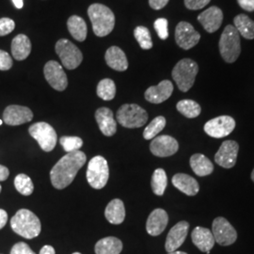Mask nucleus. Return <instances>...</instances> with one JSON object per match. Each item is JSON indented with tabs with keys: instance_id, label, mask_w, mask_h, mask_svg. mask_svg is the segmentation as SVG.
Instances as JSON below:
<instances>
[{
	"instance_id": "1",
	"label": "nucleus",
	"mask_w": 254,
	"mask_h": 254,
	"mask_svg": "<svg viewBox=\"0 0 254 254\" xmlns=\"http://www.w3.org/2000/svg\"><path fill=\"white\" fill-rule=\"evenodd\" d=\"M86 160V154L80 151L68 153L63 156L50 172L53 187L57 190H64L71 185Z\"/></svg>"
},
{
	"instance_id": "2",
	"label": "nucleus",
	"mask_w": 254,
	"mask_h": 254,
	"mask_svg": "<svg viewBox=\"0 0 254 254\" xmlns=\"http://www.w3.org/2000/svg\"><path fill=\"white\" fill-rule=\"evenodd\" d=\"M10 227L19 236L32 239L40 235L42 225L36 215L27 210L20 209L10 219Z\"/></svg>"
},
{
	"instance_id": "3",
	"label": "nucleus",
	"mask_w": 254,
	"mask_h": 254,
	"mask_svg": "<svg viewBox=\"0 0 254 254\" xmlns=\"http://www.w3.org/2000/svg\"><path fill=\"white\" fill-rule=\"evenodd\" d=\"M92 29L97 37H106L111 33L115 26V15L109 7L95 3L88 9Z\"/></svg>"
},
{
	"instance_id": "4",
	"label": "nucleus",
	"mask_w": 254,
	"mask_h": 254,
	"mask_svg": "<svg viewBox=\"0 0 254 254\" xmlns=\"http://www.w3.org/2000/svg\"><path fill=\"white\" fill-rule=\"evenodd\" d=\"M218 48L225 63H236L241 53V45L239 33L235 26L228 25L224 28L218 42Z\"/></svg>"
},
{
	"instance_id": "5",
	"label": "nucleus",
	"mask_w": 254,
	"mask_h": 254,
	"mask_svg": "<svg viewBox=\"0 0 254 254\" xmlns=\"http://www.w3.org/2000/svg\"><path fill=\"white\" fill-rule=\"evenodd\" d=\"M199 72V66L191 59H183L174 66L172 75L177 87L183 92L190 91Z\"/></svg>"
},
{
	"instance_id": "6",
	"label": "nucleus",
	"mask_w": 254,
	"mask_h": 254,
	"mask_svg": "<svg viewBox=\"0 0 254 254\" xmlns=\"http://www.w3.org/2000/svg\"><path fill=\"white\" fill-rule=\"evenodd\" d=\"M148 121V113L136 104L123 105L117 112V122L126 128H139Z\"/></svg>"
},
{
	"instance_id": "7",
	"label": "nucleus",
	"mask_w": 254,
	"mask_h": 254,
	"mask_svg": "<svg viewBox=\"0 0 254 254\" xmlns=\"http://www.w3.org/2000/svg\"><path fill=\"white\" fill-rule=\"evenodd\" d=\"M87 180L94 190H102L109 181V168L108 161L101 155L92 157L87 170Z\"/></svg>"
},
{
	"instance_id": "8",
	"label": "nucleus",
	"mask_w": 254,
	"mask_h": 254,
	"mask_svg": "<svg viewBox=\"0 0 254 254\" xmlns=\"http://www.w3.org/2000/svg\"><path fill=\"white\" fill-rule=\"evenodd\" d=\"M55 49L66 69L73 70L81 64L83 61L81 51L69 40L61 39L56 44Z\"/></svg>"
},
{
	"instance_id": "9",
	"label": "nucleus",
	"mask_w": 254,
	"mask_h": 254,
	"mask_svg": "<svg viewBox=\"0 0 254 254\" xmlns=\"http://www.w3.org/2000/svg\"><path fill=\"white\" fill-rule=\"evenodd\" d=\"M28 132L45 152H51L57 144V133L49 124L36 123L29 127Z\"/></svg>"
},
{
	"instance_id": "10",
	"label": "nucleus",
	"mask_w": 254,
	"mask_h": 254,
	"mask_svg": "<svg viewBox=\"0 0 254 254\" xmlns=\"http://www.w3.org/2000/svg\"><path fill=\"white\" fill-rule=\"evenodd\" d=\"M212 234L215 241L220 246H230L234 244L237 239L236 229L227 219L222 217L215 218L212 224Z\"/></svg>"
},
{
	"instance_id": "11",
	"label": "nucleus",
	"mask_w": 254,
	"mask_h": 254,
	"mask_svg": "<svg viewBox=\"0 0 254 254\" xmlns=\"http://www.w3.org/2000/svg\"><path fill=\"white\" fill-rule=\"evenodd\" d=\"M236 121L231 116H219L208 121L204 127V132L211 137L221 138L227 136L235 130Z\"/></svg>"
},
{
	"instance_id": "12",
	"label": "nucleus",
	"mask_w": 254,
	"mask_h": 254,
	"mask_svg": "<svg viewBox=\"0 0 254 254\" xmlns=\"http://www.w3.org/2000/svg\"><path fill=\"white\" fill-rule=\"evenodd\" d=\"M200 39V33L188 22L182 21L175 28V42L185 50H190L198 45Z\"/></svg>"
},
{
	"instance_id": "13",
	"label": "nucleus",
	"mask_w": 254,
	"mask_h": 254,
	"mask_svg": "<svg viewBox=\"0 0 254 254\" xmlns=\"http://www.w3.org/2000/svg\"><path fill=\"white\" fill-rule=\"evenodd\" d=\"M46 81L57 91H63L68 86L67 75L61 64L55 61H50L44 68Z\"/></svg>"
},
{
	"instance_id": "14",
	"label": "nucleus",
	"mask_w": 254,
	"mask_h": 254,
	"mask_svg": "<svg viewBox=\"0 0 254 254\" xmlns=\"http://www.w3.org/2000/svg\"><path fill=\"white\" fill-rule=\"evenodd\" d=\"M239 152V145L235 140H225L215 154V161L224 169L235 167Z\"/></svg>"
},
{
	"instance_id": "15",
	"label": "nucleus",
	"mask_w": 254,
	"mask_h": 254,
	"mask_svg": "<svg viewBox=\"0 0 254 254\" xmlns=\"http://www.w3.org/2000/svg\"><path fill=\"white\" fill-rule=\"evenodd\" d=\"M179 143L173 136L163 135L155 136L150 144L151 153L158 157H168L176 154Z\"/></svg>"
},
{
	"instance_id": "16",
	"label": "nucleus",
	"mask_w": 254,
	"mask_h": 254,
	"mask_svg": "<svg viewBox=\"0 0 254 254\" xmlns=\"http://www.w3.org/2000/svg\"><path fill=\"white\" fill-rule=\"evenodd\" d=\"M33 118L31 109L23 106L11 105L7 107L3 113V121L6 125L15 127L30 122Z\"/></svg>"
},
{
	"instance_id": "17",
	"label": "nucleus",
	"mask_w": 254,
	"mask_h": 254,
	"mask_svg": "<svg viewBox=\"0 0 254 254\" xmlns=\"http://www.w3.org/2000/svg\"><path fill=\"white\" fill-rule=\"evenodd\" d=\"M189 229L190 223L185 220L178 222L171 229L167 236L165 244V249L168 253L175 252L183 245L188 236Z\"/></svg>"
},
{
	"instance_id": "18",
	"label": "nucleus",
	"mask_w": 254,
	"mask_h": 254,
	"mask_svg": "<svg viewBox=\"0 0 254 254\" xmlns=\"http://www.w3.org/2000/svg\"><path fill=\"white\" fill-rule=\"evenodd\" d=\"M198 21L207 32L214 33L222 25L223 11L217 6L209 7L208 9L200 13Z\"/></svg>"
},
{
	"instance_id": "19",
	"label": "nucleus",
	"mask_w": 254,
	"mask_h": 254,
	"mask_svg": "<svg viewBox=\"0 0 254 254\" xmlns=\"http://www.w3.org/2000/svg\"><path fill=\"white\" fill-rule=\"evenodd\" d=\"M169 222V216L167 212L161 208L154 209L150 214L146 222V231L152 236L161 235Z\"/></svg>"
},
{
	"instance_id": "20",
	"label": "nucleus",
	"mask_w": 254,
	"mask_h": 254,
	"mask_svg": "<svg viewBox=\"0 0 254 254\" xmlns=\"http://www.w3.org/2000/svg\"><path fill=\"white\" fill-rule=\"evenodd\" d=\"M173 92V85L170 80H163L157 86H152L145 91L146 100L152 104H161L168 100Z\"/></svg>"
},
{
	"instance_id": "21",
	"label": "nucleus",
	"mask_w": 254,
	"mask_h": 254,
	"mask_svg": "<svg viewBox=\"0 0 254 254\" xmlns=\"http://www.w3.org/2000/svg\"><path fill=\"white\" fill-rule=\"evenodd\" d=\"M95 119L101 132L105 136H113L116 133L117 123L114 120L112 110L108 108H100L95 112Z\"/></svg>"
},
{
	"instance_id": "22",
	"label": "nucleus",
	"mask_w": 254,
	"mask_h": 254,
	"mask_svg": "<svg viewBox=\"0 0 254 254\" xmlns=\"http://www.w3.org/2000/svg\"><path fill=\"white\" fill-rule=\"evenodd\" d=\"M191 238L193 244L196 246L200 252L205 254L207 252H210L216 243L212 232L207 228L200 226L195 228L191 234Z\"/></svg>"
},
{
	"instance_id": "23",
	"label": "nucleus",
	"mask_w": 254,
	"mask_h": 254,
	"mask_svg": "<svg viewBox=\"0 0 254 254\" xmlns=\"http://www.w3.org/2000/svg\"><path fill=\"white\" fill-rule=\"evenodd\" d=\"M172 182L177 190L188 196H195L200 190V186L197 180L186 173L175 174Z\"/></svg>"
},
{
	"instance_id": "24",
	"label": "nucleus",
	"mask_w": 254,
	"mask_h": 254,
	"mask_svg": "<svg viewBox=\"0 0 254 254\" xmlns=\"http://www.w3.org/2000/svg\"><path fill=\"white\" fill-rule=\"evenodd\" d=\"M105 60L111 69L118 72H125L128 68L127 56L118 46L109 47L105 55Z\"/></svg>"
},
{
	"instance_id": "25",
	"label": "nucleus",
	"mask_w": 254,
	"mask_h": 254,
	"mask_svg": "<svg viewBox=\"0 0 254 254\" xmlns=\"http://www.w3.org/2000/svg\"><path fill=\"white\" fill-rule=\"evenodd\" d=\"M11 54L16 61H24L31 52V43L28 37L19 34L11 42Z\"/></svg>"
},
{
	"instance_id": "26",
	"label": "nucleus",
	"mask_w": 254,
	"mask_h": 254,
	"mask_svg": "<svg viewBox=\"0 0 254 254\" xmlns=\"http://www.w3.org/2000/svg\"><path fill=\"white\" fill-rule=\"evenodd\" d=\"M105 216L109 223L118 225L124 222L126 218V208L124 201L120 199H114L108 204Z\"/></svg>"
},
{
	"instance_id": "27",
	"label": "nucleus",
	"mask_w": 254,
	"mask_h": 254,
	"mask_svg": "<svg viewBox=\"0 0 254 254\" xmlns=\"http://www.w3.org/2000/svg\"><path fill=\"white\" fill-rule=\"evenodd\" d=\"M190 164L194 173L200 177L210 175L214 172V165L203 154H193L190 157Z\"/></svg>"
},
{
	"instance_id": "28",
	"label": "nucleus",
	"mask_w": 254,
	"mask_h": 254,
	"mask_svg": "<svg viewBox=\"0 0 254 254\" xmlns=\"http://www.w3.org/2000/svg\"><path fill=\"white\" fill-rule=\"evenodd\" d=\"M123 251L122 241L114 236L105 237L95 245L96 254H120Z\"/></svg>"
},
{
	"instance_id": "29",
	"label": "nucleus",
	"mask_w": 254,
	"mask_h": 254,
	"mask_svg": "<svg viewBox=\"0 0 254 254\" xmlns=\"http://www.w3.org/2000/svg\"><path fill=\"white\" fill-rule=\"evenodd\" d=\"M67 27L70 34L74 40L78 42H84L87 38L88 28L84 19L78 15H73L68 19Z\"/></svg>"
},
{
	"instance_id": "30",
	"label": "nucleus",
	"mask_w": 254,
	"mask_h": 254,
	"mask_svg": "<svg viewBox=\"0 0 254 254\" xmlns=\"http://www.w3.org/2000/svg\"><path fill=\"white\" fill-rule=\"evenodd\" d=\"M234 24L236 30L247 40L254 39V21L247 14L240 13L234 19Z\"/></svg>"
},
{
	"instance_id": "31",
	"label": "nucleus",
	"mask_w": 254,
	"mask_h": 254,
	"mask_svg": "<svg viewBox=\"0 0 254 254\" xmlns=\"http://www.w3.org/2000/svg\"><path fill=\"white\" fill-rule=\"evenodd\" d=\"M176 109L183 116L189 119L197 118L201 112L200 105L190 99L179 101L176 105Z\"/></svg>"
},
{
	"instance_id": "32",
	"label": "nucleus",
	"mask_w": 254,
	"mask_h": 254,
	"mask_svg": "<svg viewBox=\"0 0 254 254\" xmlns=\"http://www.w3.org/2000/svg\"><path fill=\"white\" fill-rule=\"evenodd\" d=\"M168 185V177L163 169H156L153 173L151 186L155 195L162 196Z\"/></svg>"
},
{
	"instance_id": "33",
	"label": "nucleus",
	"mask_w": 254,
	"mask_h": 254,
	"mask_svg": "<svg viewBox=\"0 0 254 254\" xmlns=\"http://www.w3.org/2000/svg\"><path fill=\"white\" fill-rule=\"evenodd\" d=\"M97 95L105 101L114 99L116 95V85L114 81L109 78L101 80L97 86Z\"/></svg>"
},
{
	"instance_id": "34",
	"label": "nucleus",
	"mask_w": 254,
	"mask_h": 254,
	"mask_svg": "<svg viewBox=\"0 0 254 254\" xmlns=\"http://www.w3.org/2000/svg\"><path fill=\"white\" fill-rule=\"evenodd\" d=\"M165 127H166V119L164 118L163 116H158L154 118L144 129L143 137L147 140L153 139L157 136V134H159L163 130Z\"/></svg>"
},
{
	"instance_id": "35",
	"label": "nucleus",
	"mask_w": 254,
	"mask_h": 254,
	"mask_svg": "<svg viewBox=\"0 0 254 254\" xmlns=\"http://www.w3.org/2000/svg\"><path fill=\"white\" fill-rule=\"evenodd\" d=\"M14 186H15L16 190L24 196L31 195L34 190V186H33V183L31 181L30 177L24 173L18 174L15 177Z\"/></svg>"
},
{
	"instance_id": "36",
	"label": "nucleus",
	"mask_w": 254,
	"mask_h": 254,
	"mask_svg": "<svg viewBox=\"0 0 254 254\" xmlns=\"http://www.w3.org/2000/svg\"><path fill=\"white\" fill-rule=\"evenodd\" d=\"M134 36L136 38V42L138 43L139 46L144 49L149 50L153 47V41L151 33L149 29L143 26L136 27L134 30Z\"/></svg>"
},
{
	"instance_id": "37",
	"label": "nucleus",
	"mask_w": 254,
	"mask_h": 254,
	"mask_svg": "<svg viewBox=\"0 0 254 254\" xmlns=\"http://www.w3.org/2000/svg\"><path fill=\"white\" fill-rule=\"evenodd\" d=\"M60 142L67 153L79 151L83 145V140L78 136H63L60 139Z\"/></svg>"
},
{
	"instance_id": "38",
	"label": "nucleus",
	"mask_w": 254,
	"mask_h": 254,
	"mask_svg": "<svg viewBox=\"0 0 254 254\" xmlns=\"http://www.w3.org/2000/svg\"><path fill=\"white\" fill-rule=\"evenodd\" d=\"M168 26H169V22L166 18L156 19L154 22V29L161 40H166L169 37Z\"/></svg>"
},
{
	"instance_id": "39",
	"label": "nucleus",
	"mask_w": 254,
	"mask_h": 254,
	"mask_svg": "<svg viewBox=\"0 0 254 254\" xmlns=\"http://www.w3.org/2000/svg\"><path fill=\"white\" fill-rule=\"evenodd\" d=\"M15 23L11 19L4 17L0 19V37L6 36L13 31Z\"/></svg>"
},
{
	"instance_id": "40",
	"label": "nucleus",
	"mask_w": 254,
	"mask_h": 254,
	"mask_svg": "<svg viewBox=\"0 0 254 254\" xmlns=\"http://www.w3.org/2000/svg\"><path fill=\"white\" fill-rule=\"evenodd\" d=\"M12 60L9 53L0 50V71H8L12 67Z\"/></svg>"
},
{
	"instance_id": "41",
	"label": "nucleus",
	"mask_w": 254,
	"mask_h": 254,
	"mask_svg": "<svg viewBox=\"0 0 254 254\" xmlns=\"http://www.w3.org/2000/svg\"><path fill=\"white\" fill-rule=\"evenodd\" d=\"M10 254H36L25 242H18L11 248Z\"/></svg>"
},
{
	"instance_id": "42",
	"label": "nucleus",
	"mask_w": 254,
	"mask_h": 254,
	"mask_svg": "<svg viewBox=\"0 0 254 254\" xmlns=\"http://www.w3.org/2000/svg\"><path fill=\"white\" fill-rule=\"evenodd\" d=\"M211 0H185V6L189 9L197 10L206 7Z\"/></svg>"
},
{
	"instance_id": "43",
	"label": "nucleus",
	"mask_w": 254,
	"mask_h": 254,
	"mask_svg": "<svg viewBox=\"0 0 254 254\" xmlns=\"http://www.w3.org/2000/svg\"><path fill=\"white\" fill-rule=\"evenodd\" d=\"M237 3L246 11H254V0H237Z\"/></svg>"
},
{
	"instance_id": "44",
	"label": "nucleus",
	"mask_w": 254,
	"mask_h": 254,
	"mask_svg": "<svg viewBox=\"0 0 254 254\" xmlns=\"http://www.w3.org/2000/svg\"><path fill=\"white\" fill-rule=\"evenodd\" d=\"M170 0H149V5L152 9H163L164 7L167 6Z\"/></svg>"
},
{
	"instance_id": "45",
	"label": "nucleus",
	"mask_w": 254,
	"mask_h": 254,
	"mask_svg": "<svg viewBox=\"0 0 254 254\" xmlns=\"http://www.w3.org/2000/svg\"><path fill=\"white\" fill-rule=\"evenodd\" d=\"M7 221H8L7 212L3 209H0V230L5 227V225L7 224Z\"/></svg>"
},
{
	"instance_id": "46",
	"label": "nucleus",
	"mask_w": 254,
	"mask_h": 254,
	"mask_svg": "<svg viewBox=\"0 0 254 254\" xmlns=\"http://www.w3.org/2000/svg\"><path fill=\"white\" fill-rule=\"evenodd\" d=\"M9 175V169L5 166L0 165V182L5 181L8 179Z\"/></svg>"
},
{
	"instance_id": "47",
	"label": "nucleus",
	"mask_w": 254,
	"mask_h": 254,
	"mask_svg": "<svg viewBox=\"0 0 254 254\" xmlns=\"http://www.w3.org/2000/svg\"><path fill=\"white\" fill-rule=\"evenodd\" d=\"M54 248L52 246L46 245L42 248L40 251V254H55Z\"/></svg>"
},
{
	"instance_id": "48",
	"label": "nucleus",
	"mask_w": 254,
	"mask_h": 254,
	"mask_svg": "<svg viewBox=\"0 0 254 254\" xmlns=\"http://www.w3.org/2000/svg\"><path fill=\"white\" fill-rule=\"evenodd\" d=\"M12 3L15 6V8H17V9H22L24 6L23 0H12Z\"/></svg>"
},
{
	"instance_id": "49",
	"label": "nucleus",
	"mask_w": 254,
	"mask_h": 254,
	"mask_svg": "<svg viewBox=\"0 0 254 254\" xmlns=\"http://www.w3.org/2000/svg\"><path fill=\"white\" fill-rule=\"evenodd\" d=\"M168 254H188L187 253H184V252H177V251H175V252H173V253H169Z\"/></svg>"
},
{
	"instance_id": "50",
	"label": "nucleus",
	"mask_w": 254,
	"mask_h": 254,
	"mask_svg": "<svg viewBox=\"0 0 254 254\" xmlns=\"http://www.w3.org/2000/svg\"><path fill=\"white\" fill-rule=\"evenodd\" d=\"M252 180H253V182H254V169L253 173H252Z\"/></svg>"
},
{
	"instance_id": "51",
	"label": "nucleus",
	"mask_w": 254,
	"mask_h": 254,
	"mask_svg": "<svg viewBox=\"0 0 254 254\" xmlns=\"http://www.w3.org/2000/svg\"><path fill=\"white\" fill-rule=\"evenodd\" d=\"M2 123H3V121H2V120H0V126L2 125Z\"/></svg>"
},
{
	"instance_id": "52",
	"label": "nucleus",
	"mask_w": 254,
	"mask_h": 254,
	"mask_svg": "<svg viewBox=\"0 0 254 254\" xmlns=\"http://www.w3.org/2000/svg\"><path fill=\"white\" fill-rule=\"evenodd\" d=\"M2 190V187H1V185H0V192Z\"/></svg>"
},
{
	"instance_id": "53",
	"label": "nucleus",
	"mask_w": 254,
	"mask_h": 254,
	"mask_svg": "<svg viewBox=\"0 0 254 254\" xmlns=\"http://www.w3.org/2000/svg\"><path fill=\"white\" fill-rule=\"evenodd\" d=\"M81 254L80 253H74V254Z\"/></svg>"
}]
</instances>
